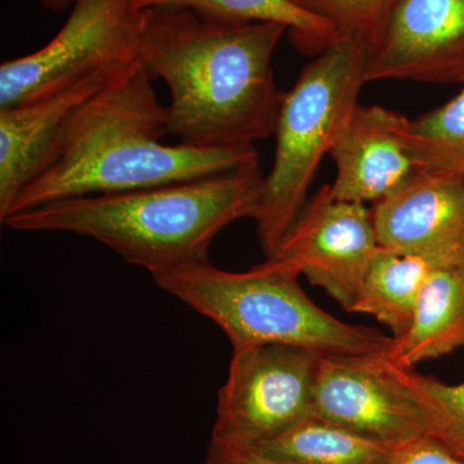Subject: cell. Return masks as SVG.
<instances>
[{
    "instance_id": "cell-23",
    "label": "cell",
    "mask_w": 464,
    "mask_h": 464,
    "mask_svg": "<svg viewBox=\"0 0 464 464\" xmlns=\"http://www.w3.org/2000/svg\"><path fill=\"white\" fill-rule=\"evenodd\" d=\"M41 2L52 11H63V9L72 5L74 0H41Z\"/></svg>"
},
{
    "instance_id": "cell-15",
    "label": "cell",
    "mask_w": 464,
    "mask_h": 464,
    "mask_svg": "<svg viewBox=\"0 0 464 464\" xmlns=\"http://www.w3.org/2000/svg\"><path fill=\"white\" fill-rule=\"evenodd\" d=\"M441 266L447 265L381 246L350 313L373 316L400 340L411 329L424 284Z\"/></svg>"
},
{
    "instance_id": "cell-5",
    "label": "cell",
    "mask_w": 464,
    "mask_h": 464,
    "mask_svg": "<svg viewBox=\"0 0 464 464\" xmlns=\"http://www.w3.org/2000/svg\"><path fill=\"white\" fill-rule=\"evenodd\" d=\"M369 51L340 38L308 63L282 94L274 136L273 167L262 179L255 221L266 258L276 252L306 206L307 192L323 158L359 105Z\"/></svg>"
},
{
    "instance_id": "cell-13",
    "label": "cell",
    "mask_w": 464,
    "mask_h": 464,
    "mask_svg": "<svg viewBox=\"0 0 464 464\" xmlns=\"http://www.w3.org/2000/svg\"><path fill=\"white\" fill-rule=\"evenodd\" d=\"M116 76L97 72L53 93L0 109V221L20 191L50 166L76 112Z\"/></svg>"
},
{
    "instance_id": "cell-1",
    "label": "cell",
    "mask_w": 464,
    "mask_h": 464,
    "mask_svg": "<svg viewBox=\"0 0 464 464\" xmlns=\"http://www.w3.org/2000/svg\"><path fill=\"white\" fill-rule=\"evenodd\" d=\"M140 61L169 91L168 134L195 148L273 136L282 92L273 60L285 26L231 24L188 9H145Z\"/></svg>"
},
{
    "instance_id": "cell-20",
    "label": "cell",
    "mask_w": 464,
    "mask_h": 464,
    "mask_svg": "<svg viewBox=\"0 0 464 464\" xmlns=\"http://www.w3.org/2000/svg\"><path fill=\"white\" fill-rule=\"evenodd\" d=\"M328 21L340 38L355 39L371 52L399 0H292Z\"/></svg>"
},
{
    "instance_id": "cell-17",
    "label": "cell",
    "mask_w": 464,
    "mask_h": 464,
    "mask_svg": "<svg viewBox=\"0 0 464 464\" xmlns=\"http://www.w3.org/2000/svg\"><path fill=\"white\" fill-rule=\"evenodd\" d=\"M141 9H188L221 23H274L295 34L304 47L325 51L340 39L324 18L298 7L292 0H136Z\"/></svg>"
},
{
    "instance_id": "cell-21",
    "label": "cell",
    "mask_w": 464,
    "mask_h": 464,
    "mask_svg": "<svg viewBox=\"0 0 464 464\" xmlns=\"http://www.w3.org/2000/svg\"><path fill=\"white\" fill-rule=\"evenodd\" d=\"M390 464H464V459L431 436H424L395 450Z\"/></svg>"
},
{
    "instance_id": "cell-18",
    "label": "cell",
    "mask_w": 464,
    "mask_h": 464,
    "mask_svg": "<svg viewBox=\"0 0 464 464\" xmlns=\"http://www.w3.org/2000/svg\"><path fill=\"white\" fill-rule=\"evenodd\" d=\"M424 169L464 177V88L444 105L411 121Z\"/></svg>"
},
{
    "instance_id": "cell-12",
    "label": "cell",
    "mask_w": 464,
    "mask_h": 464,
    "mask_svg": "<svg viewBox=\"0 0 464 464\" xmlns=\"http://www.w3.org/2000/svg\"><path fill=\"white\" fill-rule=\"evenodd\" d=\"M371 210L384 248L464 264V177L424 170Z\"/></svg>"
},
{
    "instance_id": "cell-2",
    "label": "cell",
    "mask_w": 464,
    "mask_h": 464,
    "mask_svg": "<svg viewBox=\"0 0 464 464\" xmlns=\"http://www.w3.org/2000/svg\"><path fill=\"white\" fill-rule=\"evenodd\" d=\"M152 81L139 65L94 94L67 124L50 166L20 191L3 219L72 198L259 169L255 145L164 143L167 106L159 102Z\"/></svg>"
},
{
    "instance_id": "cell-4",
    "label": "cell",
    "mask_w": 464,
    "mask_h": 464,
    "mask_svg": "<svg viewBox=\"0 0 464 464\" xmlns=\"http://www.w3.org/2000/svg\"><path fill=\"white\" fill-rule=\"evenodd\" d=\"M289 262L266 258L244 273L188 266L152 276L159 288L216 323L232 348L284 344L329 355L390 353L395 338L342 322L317 306Z\"/></svg>"
},
{
    "instance_id": "cell-9",
    "label": "cell",
    "mask_w": 464,
    "mask_h": 464,
    "mask_svg": "<svg viewBox=\"0 0 464 464\" xmlns=\"http://www.w3.org/2000/svg\"><path fill=\"white\" fill-rule=\"evenodd\" d=\"M380 248L371 207L333 199L324 185L268 258L289 262L350 313Z\"/></svg>"
},
{
    "instance_id": "cell-8",
    "label": "cell",
    "mask_w": 464,
    "mask_h": 464,
    "mask_svg": "<svg viewBox=\"0 0 464 464\" xmlns=\"http://www.w3.org/2000/svg\"><path fill=\"white\" fill-rule=\"evenodd\" d=\"M311 414L393 450L429 436L420 402L387 353L323 355Z\"/></svg>"
},
{
    "instance_id": "cell-3",
    "label": "cell",
    "mask_w": 464,
    "mask_h": 464,
    "mask_svg": "<svg viewBox=\"0 0 464 464\" xmlns=\"http://www.w3.org/2000/svg\"><path fill=\"white\" fill-rule=\"evenodd\" d=\"M262 179L253 169L72 198L8 216L2 224L18 232L90 237L155 276L209 262L219 232L241 218H255Z\"/></svg>"
},
{
    "instance_id": "cell-14",
    "label": "cell",
    "mask_w": 464,
    "mask_h": 464,
    "mask_svg": "<svg viewBox=\"0 0 464 464\" xmlns=\"http://www.w3.org/2000/svg\"><path fill=\"white\" fill-rule=\"evenodd\" d=\"M464 351V264L436 268L424 284L411 329L387 356L400 368Z\"/></svg>"
},
{
    "instance_id": "cell-19",
    "label": "cell",
    "mask_w": 464,
    "mask_h": 464,
    "mask_svg": "<svg viewBox=\"0 0 464 464\" xmlns=\"http://www.w3.org/2000/svg\"><path fill=\"white\" fill-rule=\"evenodd\" d=\"M398 371L420 402L429 436L464 459V382L449 384L414 369Z\"/></svg>"
},
{
    "instance_id": "cell-22",
    "label": "cell",
    "mask_w": 464,
    "mask_h": 464,
    "mask_svg": "<svg viewBox=\"0 0 464 464\" xmlns=\"http://www.w3.org/2000/svg\"><path fill=\"white\" fill-rule=\"evenodd\" d=\"M203 464H289L279 462L246 445L210 440Z\"/></svg>"
},
{
    "instance_id": "cell-6",
    "label": "cell",
    "mask_w": 464,
    "mask_h": 464,
    "mask_svg": "<svg viewBox=\"0 0 464 464\" xmlns=\"http://www.w3.org/2000/svg\"><path fill=\"white\" fill-rule=\"evenodd\" d=\"M50 43L0 66V109L53 93L87 76L141 65L146 11L136 0H74Z\"/></svg>"
},
{
    "instance_id": "cell-10",
    "label": "cell",
    "mask_w": 464,
    "mask_h": 464,
    "mask_svg": "<svg viewBox=\"0 0 464 464\" xmlns=\"http://www.w3.org/2000/svg\"><path fill=\"white\" fill-rule=\"evenodd\" d=\"M382 81L464 85V0H399L366 63Z\"/></svg>"
},
{
    "instance_id": "cell-11",
    "label": "cell",
    "mask_w": 464,
    "mask_h": 464,
    "mask_svg": "<svg viewBox=\"0 0 464 464\" xmlns=\"http://www.w3.org/2000/svg\"><path fill=\"white\" fill-rule=\"evenodd\" d=\"M329 157L335 166L333 199L365 206L387 199L426 170L411 121L378 105L353 109Z\"/></svg>"
},
{
    "instance_id": "cell-7",
    "label": "cell",
    "mask_w": 464,
    "mask_h": 464,
    "mask_svg": "<svg viewBox=\"0 0 464 464\" xmlns=\"http://www.w3.org/2000/svg\"><path fill=\"white\" fill-rule=\"evenodd\" d=\"M323 355L284 344L232 348L212 440L256 447L308 417Z\"/></svg>"
},
{
    "instance_id": "cell-16",
    "label": "cell",
    "mask_w": 464,
    "mask_h": 464,
    "mask_svg": "<svg viewBox=\"0 0 464 464\" xmlns=\"http://www.w3.org/2000/svg\"><path fill=\"white\" fill-rule=\"evenodd\" d=\"M253 448L289 464H390L395 454L381 442L313 414Z\"/></svg>"
}]
</instances>
